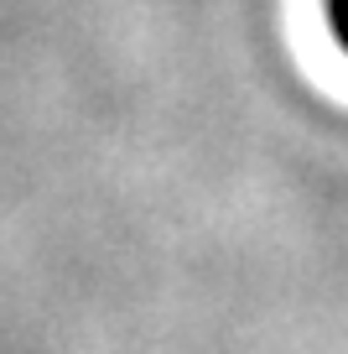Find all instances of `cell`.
I'll return each instance as SVG.
<instances>
[{"label": "cell", "mask_w": 348, "mask_h": 354, "mask_svg": "<svg viewBox=\"0 0 348 354\" xmlns=\"http://www.w3.org/2000/svg\"><path fill=\"white\" fill-rule=\"evenodd\" d=\"M322 21H327V37H333V47L348 57V0H322Z\"/></svg>", "instance_id": "obj_1"}]
</instances>
